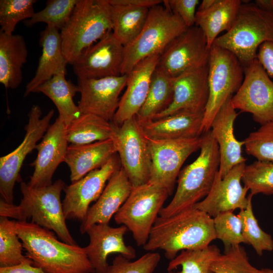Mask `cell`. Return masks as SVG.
<instances>
[{
    "label": "cell",
    "instance_id": "34",
    "mask_svg": "<svg viewBox=\"0 0 273 273\" xmlns=\"http://www.w3.org/2000/svg\"><path fill=\"white\" fill-rule=\"evenodd\" d=\"M220 254L216 245H209L202 249L183 250L170 261L167 270L173 271L180 267L181 270L178 273H214L211 266Z\"/></svg>",
    "mask_w": 273,
    "mask_h": 273
},
{
    "label": "cell",
    "instance_id": "12",
    "mask_svg": "<svg viewBox=\"0 0 273 273\" xmlns=\"http://www.w3.org/2000/svg\"><path fill=\"white\" fill-rule=\"evenodd\" d=\"M54 110L51 109L42 118L40 107L34 105L28 114V122L25 126V135L22 143L13 151L0 158V194L2 199L14 204V188L21 179L20 171L27 155L35 149L50 126Z\"/></svg>",
    "mask_w": 273,
    "mask_h": 273
},
{
    "label": "cell",
    "instance_id": "15",
    "mask_svg": "<svg viewBox=\"0 0 273 273\" xmlns=\"http://www.w3.org/2000/svg\"><path fill=\"white\" fill-rule=\"evenodd\" d=\"M121 167L119 157L116 154L101 167L90 171L79 180L66 186L64 189L65 197L62 202L66 219L77 220L81 222L83 221L90 204L98 199L106 182Z\"/></svg>",
    "mask_w": 273,
    "mask_h": 273
},
{
    "label": "cell",
    "instance_id": "11",
    "mask_svg": "<svg viewBox=\"0 0 273 273\" xmlns=\"http://www.w3.org/2000/svg\"><path fill=\"white\" fill-rule=\"evenodd\" d=\"M147 139L151 160L148 182L165 189L170 195L184 163L200 149L202 135L175 140Z\"/></svg>",
    "mask_w": 273,
    "mask_h": 273
},
{
    "label": "cell",
    "instance_id": "25",
    "mask_svg": "<svg viewBox=\"0 0 273 273\" xmlns=\"http://www.w3.org/2000/svg\"><path fill=\"white\" fill-rule=\"evenodd\" d=\"M41 54L34 77L26 85L24 97L35 93L36 89L54 76L66 73L67 63L64 57L61 33L56 28L47 26L40 33Z\"/></svg>",
    "mask_w": 273,
    "mask_h": 273
},
{
    "label": "cell",
    "instance_id": "32",
    "mask_svg": "<svg viewBox=\"0 0 273 273\" xmlns=\"http://www.w3.org/2000/svg\"><path fill=\"white\" fill-rule=\"evenodd\" d=\"M110 5L112 32L114 37L126 47L133 42L141 33L150 8Z\"/></svg>",
    "mask_w": 273,
    "mask_h": 273
},
{
    "label": "cell",
    "instance_id": "17",
    "mask_svg": "<svg viewBox=\"0 0 273 273\" xmlns=\"http://www.w3.org/2000/svg\"><path fill=\"white\" fill-rule=\"evenodd\" d=\"M127 74L98 79L78 78L81 114H91L112 122L118 109L119 95L126 86Z\"/></svg>",
    "mask_w": 273,
    "mask_h": 273
},
{
    "label": "cell",
    "instance_id": "27",
    "mask_svg": "<svg viewBox=\"0 0 273 273\" xmlns=\"http://www.w3.org/2000/svg\"><path fill=\"white\" fill-rule=\"evenodd\" d=\"M117 154L111 139L82 145L68 146L64 158L74 183L90 171L101 167Z\"/></svg>",
    "mask_w": 273,
    "mask_h": 273
},
{
    "label": "cell",
    "instance_id": "7",
    "mask_svg": "<svg viewBox=\"0 0 273 273\" xmlns=\"http://www.w3.org/2000/svg\"><path fill=\"white\" fill-rule=\"evenodd\" d=\"M187 28L181 19L164 5L150 8L141 33L133 42L125 47L122 75L128 74L143 59L161 54Z\"/></svg>",
    "mask_w": 273,
    "mask_h": 273
},
{
    "label": "cell",
    "instance_id": "31",
    "mask_svg": "<svg viewBox=\"0 0 273 273\" xmlns=\"http://www.w3.org/2000/svg\"><path fill=\"white\" fill-rule=\"evenodd\" d=\"M174 79L156 68L146 101L135 116L139 122L153 120L171 105L174 96Z\"/></svg>",
    "mask_w": 273,
    "mask_h": 273
},
{
    "label": "cell",
    "instance_id": "13",
    "mask_svg": "<svg viewBox=\"0 0 273 273\" xmlns=\"http://www.w3.org/2000/svg\"><path fill=\"white\" fill-rule=\"evenodd\" d=\"M231 102L261 125L273 121V81L257 58L244 68L243 82Z\"/></svg>",
    "mask_w": 273,
    "mask_h": 273
},
{
    "label": "cell",
    "instance_id": "39",
    "mask_svg": "<svg viewBox=\"0 0 273 273\" xmlns=\"http://www.w3.org/2000/svg\"><path fill=\"white\" fill-rule=\"evenodd\" d=\"M242 181L253 196L273 195V162L256 160L246 165Z\"/></svg>",
    "mask_w": 273,
    "mask_h": 273
},
{
    "label": "cell",
    "instance_id": "9",
    "mask_svg": "<svg viewBox=\"0 0 273 273\" xmlns=\"http://www.w3.org/2000/svg\"><path fill=\"white\" fill-rule=\"evenodd\" d=\"M169 195L165 189L149 182L132 187L128 197L114 215V220L127 228L138 246H143Z\"/></svg>",
    "mask_w": 273,
    "mask_h": 273
},
{
    "label": "cell",
    "instance_id": "43",
    "mask_svg": "<svg viewBox=\"0 0 273 273\" xmlns=\"http://www.w3.org/2000/svg\"><path fill=\"white\" fill-rule=\"evenodd\" d=\"M161 257L159 253L148 252L134 261L118 254L110 265L109 273H154Z\"/></svg>",
    "mask_w": 273,
    "mask_h": 273
},
{
    "label": "cell",
    "instance_id": "30",
    "mask_svg": "<svg viewBox=\"0 0 273 273\" xmlns=\"http://www.w3.org/2000/svg\"><path fill=\"white\" fill-rule=\"evenodd\" d=\"M66 73L57 74L38 86L35 93H41L51 99L56 106L59 118L67 126L80 114L73 101L79 88L65 77Z\"/></svg>",
    "mask_w": 273,
    "mask_h": 273
},
{
    "label": "cell",
    "instance_id": "16",
    "mask_svg": "<svg viewBox=\"0 0 273 273\" xmlns=\"http://www.w3.org/2000/svg\"><path fill=\"white\" fill-rule=\"evenodd\" d=\"M125 46L112 31L85 49L73 63V70L79 79H98L122 75Z\"/></svg>",
    "mask_w": 273,
    "mask_h": 273
},
{
    "label": "cell",
    "instance_id": "46",
    "mask_svg": "<svg viewBox=\"0 0 273 273\" xmlns=\"http://www.w3.org/2000/svg\"><path fill=\"white\" fill-rule=\"evenodd\" d=\"M0 273H48L42 268L33 265L32 260L7 267H0Z\"/></svg>",
    "mask_w": 273,
    "mask_h": 273
},
{
    "label": "cell",
    "instance_id": "49",
    "mask_svg": "<svg viewBox=\"0 0 273 273\" xmlns=\"http://www.w3.org/2000/svg\"><path fill=\"white\" fill-rule=\"evenodd\" d=\"M216 0H203L201 3L198 9L204 10L210 8L215 3Z\"/></svg>",
    "mask_w": 273,
    "mask_h": 273
},
{
    "label": "cell",
    "instance_id": "29",
    "mask_svg": "<svg viewBox=\"0 0 273 273\" xmlns=\"http://www.w3.org/2000/svg\"><path fill=\"white\" fill-rule=\"evenodd\" d=\"M241 4L240 0H216L210 8L197 10L195 25L203 32L209 48L221 32L230 29Z\"/></svg>",
    "mask_w": 273,
    "mask_h": 273
},
{
    "label": "cell",
    "instance_id": "48",
    "mask_svg": "<svg viewBox=\"0 0 273 273\" xmlns=\"http://www.w3.org/2000/svg\"><path fill=\"white\" fill-rule=\"evenodd\" d=\"M254 3L263 11L273 12V0H255Z\"/></svg>",
    "mask_w": 273,
    "mask_h": 273
},
{
    "label": "cell",
    "instance_id": "1",
    "mask_svg": "<svg viewBox=\"0 0 273 273\" xmlns=\"http://www.w3.org/2000/svg\"><path fill=\"white\" fill-rule=\"evenodd\" d=\"M216 239L213 218L193 207L169 217L159 215L143 247L161 249L171 260L181 251L207 248Z\"/></svg>",
    "mask_w": 273,
    "mask_h": 273
},
{
    "label": "cell",
    "instance_id": "3",
    "mask_svg": "<svg viewBox=\"0 0 273 273\" xmlns=\"http://www.w3.org/2000/svg\"><path fill=\"white\" fill-rule=\"evenodd\" d=\"M65 186L61 179L39 188L31 187L21 181L22 198L20 204H9L1 198L0 216L35 223L54 231L63 242L76 245L68 229L61 201V192Z\"/></svg>",
    "mask_w": 273,
    "mask_h": 273
},
{
    "label": "cell",
    "instance_id": "6",
    "mask_svg": "<svg viewBox=\"0 0 273 273\" xmlns=\"http://www.w3.org/2000/svg\"><path fill=\"white\" fill-rule=\"evenodd\" d=\"M112 29L108 0H78L60 32L67 64L72 65L85 49Z\"/></svg>",
    "mask_w": 273,
    "mask_h": 273
},
{
    "label": "cell",
    "instance_id": "4",
    "mask_svg": "<svg viewBox=\"0 0 273 273\" xmlns=\"http://www.w3.org/2000/svg\"><path fill=\"white\" fill-rule=\"evenodd\" d=\"M202 135L198 157L180 171L174 196L159 216L169 217L193 208L210 192L219 168V148L210 130Z\"/></svg>",
    "mask_w": 273,
    "mask_h": 273
},
{
    "label": "cell",
    "instance_id": "38",
    "mask_svg": "<svg viewBox=\"0 0 273 273\" xmlns=\"http://www.w3.org/2000/svg\"><path fill=\"white\" fill-rule=\"evenodd\" d=\"M237 215L242 222V235L246 244L251 245L259 256L264 251H272V237L259 226L253 212L252 201L246 209L240 210Z\"/></svg>",
    "mask_w": 273,
    "mask_h": 273
},
{
    "label": "cell",
    "instance_id": "20",
    "mask_svg": "<svg viewBox=\"0 0 273 273\" xmlns=\"http://www.w3.org/2000/svg\"><path fill=\"white\" fill-rule=\"evenodd\" d=\"M127 228L121 225L111 226L109 224L98 223L86 231L89 236L88 244L84 247L94 273H109L110 264L107 259L112 253H117L131 260L136 257L134 248L127 245L124 235Z\"/></svg>",
    "mask_w": 273,
    "mask_h": 273
},
{
    "label": "cell",
    "instance_id": "26",
    "mask_svg": "<svg viewBox=\"0 0 273 273\" xmlns=\"http://www.w3.org/2000/svg\"><path fill=\"white\" fill-rule=\"evenodd\" d=\"M203 115L181 111L163 118L138 122L145 136L150 139L193 138L202 134Z\"/></svg>",
    "mask_w": 273,
    "mask_h": 273
},
{
    "label": "cell",
    "instance_id": "50",
    "mask_svg": "<svg viewBox=\"0 0 273 273\" xmlns=\"http://www.w3.org/2000/svg\"><path fill=\"white\" fill-rule=\"evenodd\" d=\"M167 273H174L173 271H169Z\"/></svg>",
    "mask_w": 273,
    "mask_h": 273
},
{
    "label": "cell",
    "instance_id": "8",
    "mask_svg": "<svg viewBox=\"0 0 273 273\" xmlns=\"http://www.w3.org/2000/svg\"><path fill=\"white\" fill-rule=\"evenodd\" d=\"M244 67L230 51L213 44L208 61L209 97L203 115L202 133L209 131L215 115L240 87Z\"/></svg>",
    "mask_w": 273,
    "mask_h": 273
},
{
    "label": "cell",
    "instance_id": "2",
    "mask_svg": "<svg viewBox=\"0 0 273 273\" xmlns=\"http://www.w3.org/2000/svg\"><path fill=\"white\" fill-rule=\"evenodd\" d=\"M26 256L48 273H94L84 247L60 241L51 231L28 221H16Z\"/></svg>",
    "mask_w": 273,
    "mask_h": 273
},
{
    "label": "cell",
    "instance_id": "10",
    "mask_svg": "<svg viewBox=\"0 0 273 273\" xmlns=\"http://www.w3.org/2000/svg\"><path fill=\"white\" fill-rule=\"evenodd\" d=\"M112 140L121 167L133 187L147 183L150 179L151 160L147 138L135 116L120 126L111 122Z\"/></svg>",
    "mask_w": 273,
    "mask_h": 273
},
{
    "label": "cell",
    "instance_id": "24",
    "mask_svg": "<svg viewBox=\"0 0 273 273\" xmlns=\"http://www.w3.org/2000/svg\"><path fill=\"white\" fill-rule=\"evenodd\" d=\"M132 187L121 167L111 176L98 199L89 207L85 219L80 224V233L84 234L95 224H109L128 197Z\"/></svg>",
    "mask_w": 273,
    "mask_h": 273
},
{
    "label": "cell",
    "instance_id": "35",
    "mask_svg": "<svg viewBox=\"0 0 273 273\" xmlns=\"http://www.w3.org/2000/svg\"><path fill=\"white\" fill-rule=\"evenodd\" d=\"M23 244L16 231V221L0 217V267H12L31 260L22 253Z\"/></svg>",
    "mask_w": 273,
    "mask_h": 273
},
{
    "label": "cell",
    "instance_id": "18",
    "mask_svg": "<svg viewBox=\"0 0 273 273\" xmlns=\"http://www.w3.org/2000/svg\"><path fill=\"white\" fill-rule=\"evenodd\" d=\"M246 165H236L223 178L218 171L208 195L194 207L212 218L221 212L246 209L253 196H247L249 189L241 183Z\"/></svg>",
    "mask_w": 273,
    "mask_h": 273
},
{
    "label": "cell",
    "instance_id": "28",
    "mask_svg": "<svg viewBox=\"0 0 273 273\" xmlns=\"http://www.w3.org/2000/svg\"><path fill=\"white\" fill-rule=\"evenodd\" d=\"M28 50L23 36L0 31V82L6 88L18 87L23 80L22 68L27 62Z\"/></svg>",
    "mask_w": 273,
    "mask_h": 273
},
{
    "label": "cell",
    "instance_id": "19",
    "mask_svg": "<svg viewBox=\"0 0 273 273\" xmlns=\"http://www.w3.org/2000/svg\"><path fill=\"white\" fill-rule=\"evenodd\" d=\"M68 146L66 125L57 117L36 146L37 157L31 164L34 171L27 183L30 187H43L53 184V176L59 164L64 162Z\"/></svg>",
    "mask_w": 273,
    "mask_h": 273
},
{
    "label": "cell",
    "instance_id": "22",
    "mask_svg": "<svg viewBox=\"0 0 273 273\" xmlns=\"http://www.w3.org/2000/svg\"><path fill=\"white\" fill-rule=\"evenodd\" d=\"M160 54H155L139 62L127 74L126 90L120 99L112 122L120 126L135 116L147 98L153 72Z\"/></svg>",
    "mask_w": 273,
    "mask_h": 273
},
{
    "label": "cell",
    "instance_id": "36",
    "mask_svg": "<svg viewBox=\"0 0 273 273\" xmlns=\"http://www.w3.org/2000/svg\"><path fill=\"white\" fill-rule=\"evenodd\" d=\"M214 273H273L269 268H257L249 262L247 254L241 245L224 249L212 263Z\"/></svg>",
    "mask_w": 273,
    "mask_h": 273
},
{
    "label": "cell",
    "instance_id": "23",
    "mask_svg": "<svg viewBox=\"0 0 273 273\" xmlns=\"http://www.w3.org/2000/svg\"><path fill=\"white\" fill-rule=\"evenodd\" d=\"M229 98L215 115L210 131L216 142L219 151L220 165L218 172L222 178L236 165L245 163L242 154L245 142L238 141L234 132V122L238 115Z\"/></svg>",
    "mask_w": 273,
    "mask_h": 273
},
{
    "label": "cell",
    "instance_id": "44",
    "mask_svg": "<svg viewBox=\"0 0 273 273\" xmlns=\"http://www.w3.org/2000/svg\"><path fill=\"white\" fill-rule=\"evenodd\" d=\"M163 4L178 16L188 28L195 25L199 0H164Z\"/></svg>",
    "mask_w": 273,
    "mask_h": 273
},
{
    "label": "cell",
    "instance_id": "14",
    "mask_svg": "<svg viewBox=\"0 0 273 273\" xmlns=\"http://www.w3.org/2000/svg\"><path fill=\"white\" fill-rule=\"evenodd\" d=\"M210 48L202 30L196 25L187 28L160 54L156 68L172 77L208 64Z\"/></svg>",
    "mask_w": 273,
    "mask_h": 273
},
{
    "label": "cell",
    "instance_id": "41",
    "mask_svg": "<svg viewBox=\"0 0 273 273\" xmlns=\"http://www.w3.org/2000/svg\"><path fill=\"white\" fill-rule=\"evenodd\" d=\"M244 141L247 154L258 161L273 162V121L261 125Z\"/></svg>",
    "mask_w": 273,
    "mask_h": 273
},
{
    "label": "cell",
    "instance_id": "47",
    "mask_svg": "<svg viewBox=\"0 0 273 273\" xmlns=\"http://www.w3.org/2000/svg\"><path fill=\"white\" fill-rule=\"evenodd\" d=\"M111 4L150 8L163 3L161 0H108Z\"/></svg>",
    "mask_w": 273,
    "mask_h": 273
},
{
    "label": "cell",
    "instance_id": "37",
    "mask_svg": "<svg viewBox=\"0 0 273 273\" xmlns=\"http://www.w3.org/2000/svg\"><path fill=\"white\" fill-rule=\"evenodd\" d=\"M78 0H48L45 7L25 21L31 27L38 23L62 29L68 22Z\"/></svg>",
    "mask_w": 273,
    "mask_h": 273
},
{
    "label": "cell",
    "instance_id": "45",
    "mask_svg": "<svg viewBox=\"0 0 273 273\" xmlns=\"http://www.w3.org/2000/svg\"><path fill=\"white\" fill-rule=\"evenodd\" d=\"M257 59L270 77H273V42H265L258 48Z\"/></svg>",
    "mask_w": 273,
    "mask_h": 273
},
{
    "label": "cell",
    "instance_id": "42",
    "mask_svg": "<svg viewBox=\"0 0 273 273\" xmlns=\"http://www.w3.org/2000/svg\"><path fill=\"white\" fill-rule=\"evenodd\" d=\"M213 218L216 238L222 241L224 249L246 244L242 235L241 220L233 211L220 213Z\"/></svg>",
    "mask_w": 273,
    "mask_h": 273
},
{
    "label": "cell",
    "instance_id": "21",
    "mask_svg": "<svg viewBox=\"0 0 273 273\" xmlns=\"http://www.w3.org/2000/svg\"><path fill=\"white\" fill-rule=\"evenodd\" d=\"M208 64L187 70L174 79L171 105L154 119L181 111L204 113L209 97Z\"/></svg>",
    "mask_w": 273,
    "mask_h": 273
},
{
    "label": "cell",
    "instance_id": "33",
    "mask_svg": "<svg viewBox=\"0 0 273 273\" xmlns=\"http://www.w3.org/2000/svg\"><path fill=\"white\" fill-rule=\"evenodd\" d=\"M111 122L91 114H81L66 126L68 143L82 145L110 139Z\"/></svg>",
    "mask_w": 273,
    "mask_h": 273
},
{
    "label": "cell",
    "instance_id": "40",
    "mask_svg": "<svg viewBox=\"0 0 273 273\" xmlns=\"http://www.w3.org/2000/svg\"><path fill=\"white\" fill-rule=\"evenodd\" d=\"M36 2V0H1L0 31L9 35L13 34L19 22L33 16Z\"/></svg>",
    "mask_w": 273,
    "mask_h": 273
},
{
    "label": "cell",
    "instance_id": "5",
    "mask_svg": "<svg viewBox=\"0 0 273 273\" xmlns=\"http://www.w3.org/2000/svg\"><path fill=\"white\" fill-rule=\"evenodd\" d=\"M265 42H273V12L249 1L242 3L230 29L213 44L232 52L245 68L256 59L259 47Z\"/></svg>",
    "mask_w": 273,
    "mask_h": 273
}]
</instances>
